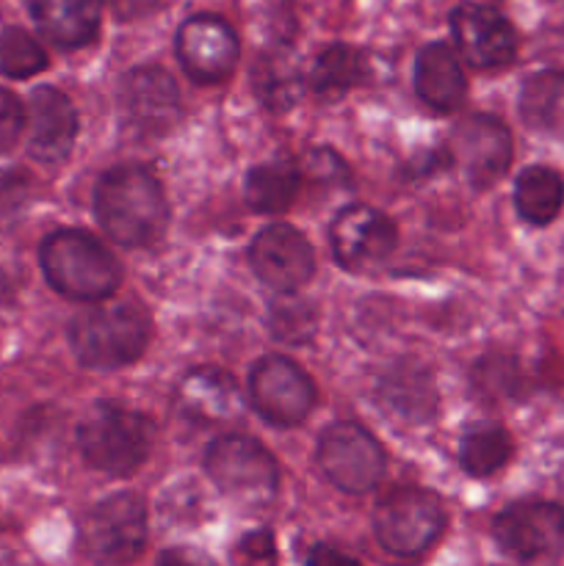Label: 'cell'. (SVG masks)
<instances>
[{
    "instance_id": "23",
    "label": "cell",
    "mask_w": 564,
    "mask_h": 566,
    "mask_svg": "<svg viewBox=\"0 0 564 566\" xmlns=\"http://www.w3.org/2000/svg\"><path fill=\"white\" fill-rule=\"evenodd\" d=\"M520 116L545 136L564 138V72H536L520 92Z\"/></svg>"
},
{
    "instance_id": "4",
    "label": "cell",
    "mask_w": 564,
    "mask_h": 566,
    "mask_svg": "<svg viewBox=\"0 0 564 566\" xmlns=\"http://www.w3.org/2000/svg\"><path fill=\"white\" fill-rule=\"evenodd\" d=\"M77 446L94 470L114 479L136 473L153 448V423L122 403H94L77 426Z\"/></svg>"
},
{
    "instance_id": "16",
    "label": "cell",
    "mask_w": 564,
    "mask_h": 566,
    "mask_svg": "<svg viewBox=\"0 0 564 566\" xmlns=\"http://www.w3.org/2000/svg\"><path fill=\"white\" fill-rule=\"evenodd\" d=\"M451 33L459 53L476 70H492L514 59L518 36L503 14L490 6L462 3L451 14Z\"/></svg>"
},
{
    "instance_id": "29",
    "label": "cell",
    "mask_w": 564,
    "mask_h": 566,
    "mask_svg": "<svg viewBox=\"0 0 564 566\" xmlns=\"http://www.w3.org/2000/svg\"><path fill=\"white\" fill-rule=\"evenodd\" d=\"M269 324L276 340L304 343L313 337L318 318H315L313 304H307L304 298H296L293 293H282L280 302L271 307Z\"/></svg>"
},
{
    "instance_id": "34",
    "label": "cell",
    "mask_w": 564,
    "mask_h": 566,
    "mask_svg": "<svg viewBox=\"0 0 564 566\" xmlns=\"http://www.w3.org/2000/svg\"><path fill=\"white\" fill-rule=\"evenodd\" d=\"M241 547L252 558H265V556H271V536L269 534H252L241 542Z\"/></svg>"
},
{
    "instance_id": "14",
    "label": "cell",
    "mask_w": 564,
    "mask_h": 566,
    "mask_svg": "<svg viewBox=\"0 0 564 566\" xmlns=\"http://www.w3.org/2000/svg\"><path fill=\"white\" fill-rule=\"evenodd\" d=\"M453 160L473 188H490L512 164V136L498 116L473 114L451 133Z\"/></svg>"
},
{
    "instance_id": "21",
    "label": "cell",
    "mask_w": 564,
    "mask_h": 566,
    "mask_svg": "<svg viewBox=\"0 0 564 566\" xmlns=\"http://www.w3.org/2000/svg\"><path fill=\"white\" fill-rule=\"evenodd\" d=\"M379 401L387 412L409 423H424L437 412L435 385L418 365H396L379 381Z\"/></svg>"
},
{
    "instance_id": "9",
    "label": "cell",
    "mask_w": 564,
    "mask_h": 566,
    "mask_svg": "<svg viewBox=\"0 0 564 566\" xmlns=\"http://www.w3.org/2000/svg\"><path fill=\"white\" fill-rule=\"evenodd\" d=\"M83 551L94 562H133L147 545V512L136 495H111L88 512L81 528Z\"/></svg>"
},
{
    "instance_id": "7",
    "label": "cell",
    "mask_w": 564,
    "mask_h": 566,
    "mask_svg": "<svg viewBox=\"0 0 564 566\" xmlns=\"http://www.w3.org/2000/svg\"><path fill=\"white\" fill-rule=\"evenodd\" d=\"M318 464L326 479L348 495H365L385 475V451L357 423H332L318 440Z\"/></svg>"
},
{
    "instance_id": "28",
    "label": "cell",
    "mask_w": 564,
    "mask_h": 566,
    "mask_svg": "<svg viewBox=\"0 0 564 566\" xmlns=\"http://www.w3.org/2000/svg\"><path fill=\"white\" fill-rule=\"evenodd\" d=\"M48 70V55L42 44L22 28H6L0 33V72L6 77H33Z\"/></svg>"
},
{
    "instance_id": "26",
    "label": "cell",
    "mask_w": 564,
    "mask_h": 566,
    "mask_svg": "<svg viewBox=\"0 0 564 566\" xmlns=\"http://www.w3.org/2000/svg\"><path fill=\"white\" fill-rule=\"evenodd\" d=\"M365 77H368L365 55L357 48H348V44H332V48H326L315 59L313 72H310V83H313V88L321 97H337V94L359 86Z\"/></svg>"
},
{
    "instance_id": "15",
    "label": "cell",
    "mask_w": 564,
    "mask_h": 566,
    "mask_svg": "<svg viewBox=\"0 0 564 566\" xmlns=\"http://www.w3.org/2000/svg\"><path fill=\"white\" fill-rule=\"evenodd\" d=\"M330 243L343 269L363 271L382 263L396 249V224L382 210L348 205L332 219Z\"/></svg>"
},
{
    "instance_id": "19",
    "label": "cell",
    "mask_w": 564,
    "mask_h": 566,
    "mask_svg": "<svg viewBox=\"0 0 564 566\" xmlns=\"http://www.w3.org/2000/svg\"><path fill=\"white\" fill-rule=\"evenodd\" d=\"M415 92L424 99L429 108L440 111V114H451L462 105L468 83H464V72L459 66V59L453 55L451 48L446 44H429L420 50L415 59Z\"/></svg>"
},
{
    "instance_id": "18",
    "label": "cell",
    "mask_w": 564,
    "mask_h": 566,
    "mask_svg": "<svg viewBox=\"0 0 564 566\" xmlns=\"http://www.w3.org/2000/svg\"><path fill=\"white\" fill-rule=\"evenodd\" d=\"M177 409L194 423L216 426L238 418L243 409L241 392L230 374L219 368H197L182 376L175 392Z\"/></svg>"
},
{
    "instance_id": "22",
    "label": "cell",
    "mask_w": 564,
    "mask_h": 566,
    "mask_svg": "<svg viewBox=\"0 0 564 566\" xmlns=\"http://www.w3.org/2000/svg\"><path fill=\"white\" fill-rule=\"evenodd\" d=\"M252 86L265 108L282 114L291 111L304 94V75L288 50H269L254 61Z\"/></svg>"
},
{
    "instance_id": "17",
    "label": "cell",
    "mask_w": 564,
    "mask_h": 566,
    "mask_svg": "<svg viewBox=\"0 0 564 566\" xmlns=\"http://www.w3.org/2000/svg\"><path fill=\"white\" fill-rule=\"evenodd\" d=\"M77 114L64 92L53 86L33 88L28 97V153L44 166L64 164L75 147Z\"/></svg>"
},
{
    "instance_id": "27",
    "label": "cell",
    "mask_w": 564,
    "mask_h": 566,
    "mask_svg": "<svg viewBox=\"0 0 564 566\" xmlns=\"http://www.w3.org/2000/svg\"><path fill=\"white\" fill-rule=\"evenodd\" d=\"M509 457H512V440H509L506 429L498 423L476 426L459 446V464L464 473L476 475V479L498 473L509 462Z\"/></svg>"
},
{
    "instance_id": "25",
    "label": "cell",
    "mask_w": 564,
    "mask_h": 566,
    "mask_svg": "<svg viewBox=\"0 0 564 566\" xmlns=\"http://www.w3.org/2000/svg\"><path fill=\"white\" fill-rule=\"evenodd\" d=\"M514 205L529 224H547L564 205V182L547 166H529L514 182Z\"/></svg>"
},
{
    "instance_id": "5",
    "label": "cell",
    "mask_w": 564,
    "mask_h": 566,
    "mask_svg": "<svg viewBox=\"0 0 564 566\" xmlns=\"http://www.w3.org/2000/svg\"><path fill=\"white\" fill-rule=\"evenodd\" d=\"M205 470L230 501L247 509L269 506L280 490L274 457L247 434L216 437L205 453Z\"/></svg>"
},
{
    "instance_id": "11",
    "label": "cell",
    "mask_w": 564,
    "mask_h": 566,
    "mask_svg": "<svg viewBox=\"0 0 564 566\" xmlns=\"http://www.w3.org/2000/svg\"><path fill=\"white\" fill-rule=\"evenodd\" d=\"M249 263L258 280L276 293H296L315 271V254L307 238L291 224H269L254 235Z\"/></svg>"
},
{
    "instance_id": "12",
    "label": "cell",
    "mask_w": 564,
    "mask_h": 566,
    "mask_svg": "<svg viewBox=\"0 0 564 566\" xmlns=\"http://www.w3.org/2000/svg\"><path fill=\"white\" fill-rule=\"evenodd\" d=\"M122 119L138 136H164L180 119V92L160 66H136L122 77Z\"/></svg>"
},
{
    "instance_id": "3",
    "label": "cell",
    "mask_w": 564,
    "mask_h": 566,
    "mask_svg": "<svg viewBox=\"0 0 564 566\" xmlns=\"http://www.w3.org/2000/svg\"><path fill=\"white\" fill-rule=\"evenodd\" d=\"M149 343V315L133 302L86 310L70 324L72 354L83 368L119 370L136 363Z\"/></svg>"
},
{
    "instance_id": "32",
    "label": "cell",
    "mask_w": 564,
    "mask_h": 566,
    "mask_svg": "<svg viewBox=\"0 0 564 566\" xmlns=\"http://www.w3.org/2000/svg\"><path fill=\"white\" fill-rule=\"evenodd\" d=\"M160 0H105L111 14L116 20H138V17H147L149 11L158 9Z\"/></svg>"
},
{
    "instance_id": "20",
    "label": "cell",
    "mask_w": 564,
    "mask_h": 566,
    "mask_svg": "<svg viewBox=\"0 0 564 566\" xmlns=\"http://www.w3.org/2000/svg\"><path fill=\"white\" fill-rule=\"evenodd\" d=\"M31 17L42 36L64 50L83 48L97 36V0H31Z\"/></svg>"
},
{
    "instance_id": "24",
    "label": "cell",
    "mask_w": 564,
    "mask_h": 566,
    "mask_svg": "<svg viewBox=\"0 0 564 566\" xmlns=\"http://www.w3.org/2000/svg\"><path fill=\"white\" fill-rule=\"evenodd\" d=\"M299 188H302V175L293 164L288 160L260 164L247 177V205L265 216L285 213L299 197Z\"/></svg>"
},
{
    "instance_id": "8",
    "label": "cell",
    "mask_w": 564,
    "mask_h": 566,
    "mask_svg": "<svg viewBox=\"0 0 564 566\" xmlns=\"http://www.w3.org/2000/svg\"><path fill=\"white\" fill-rule=\"evenodd\" d=\"M492 534L514 562H553L564 551V509L547 501L512 503L495 517Z\"/></svg>"
},
{
    "instance_id": "30",
    "label": "cell",
    "mask_w": 564,
    "mask_h": 566,
    "mask_svg": "<svg viewBox=\"0 0 564 566\" xmlns=\"http://www.w3.org/2000/svg\"><path fill=\"white\" fill-rule=\"evenodd\" d=\"M31 199V177L22 169L0 171V230L14 224Z\"/></svg>"
},
{
    "instance_id": "10",
    "label": "cell",
    "mask_w": 564,
    "mask_h": 566,
    "mask_svg": "<svg viewBox=\"0 0 564 566\" xmlns=\"http://www.w3.org/2000/svg\"><path fill=\"white\" fill-rule=\"evenodd\" d=\"M249 398L260 418L280 429H291L313 409L315 387L296 363L269 354L249 374Z\"/></svg>"
},
{
    "instance_id": "6",
    "label": "cell",
    "mask_w": 564,
    "mask_h": 566,
    "mask_svg": "<svg viewBox=\"0 0 564 566\" xmlns=\"http://www.w3.org/2000/svg\"><path fill=\"white\" fill-rule=\"evenodd\" d=\"M446 528L440 497L415 486H401L382 497L374 512L376 542L393 556H420Z\"/></svg>"
},
{
    "instance_id": "33",
    "label": "cell",
    "mask_w": 564,
    "mask_h": 566,
    "mask_svg": "<svg viewBox=\"0 0 564 566\" xmlns=\"http://www.w3.org/2000/svg\"><path fill=\"white\" fill-rule=\"evenodd\" d=\"M307 562L310 564H354V558L343 556V553L332 551V547L326 545H318L307 553Z\"/></svg>"
},
{
    "instance_id": "2",
    "label": "cell",
    "mask_w": 564,
    "mask_h": 566,
    "mask_svg": "<svg viewBox=\"0 0 564 566\" xmlns=\"http://www.w3.org/2000/svg\"><path fill=\"white\" fill-rule=\"evenodd\" d=\"M39 263L50 287L72 302H103L119 287L114 254L86 230H55L39 247Z\"/></svg>"
},
{
    "instance_id": "13",
    "label": "cell",
    "mask_w": 564,
    "mask_h": 566,
    "mask_svg": "<svg viewBox=\"0 0 564 566\" xmlns=\"http://www.w3.org/2000/svg\"><path fill=\"white\" fill-rule=\"evenodd\" d=\"M182 70L197 83H224L238 64L236 31L216 14H194L180 25L175 39Z\"/></svg>"
},
{
    "instance_id": "31",
    "label": "cell",
    "mask_w": 564,
    "mask_h": 566,
    "mask_svg": "<svg viewBox=\"0 0 564 566\" xmlns=\"http://www.w3.org/2000/svg\"><path fill=\"white\" fill-rule=\"evenodd\" d=\"M22 127H25V108H22L20 97L0 88V155L17 147Z\"/></svg>"
},
{
    "instance_id": "1",
    "label": "cell",
    "mask_w": 564,
    "mask_h": 566,
    "mask_svg": "<svg viewBox=\"0 0 564 566\" xmlns=\"http://www.w3.org/2000/svg\"><path fill=\"white\" fill-rule=\"evenodd\" d=\"M94 216L119 247H153L169 227V202L160 182L138 166H116L94 188Z\"/></svg>"
}]
</instances>
